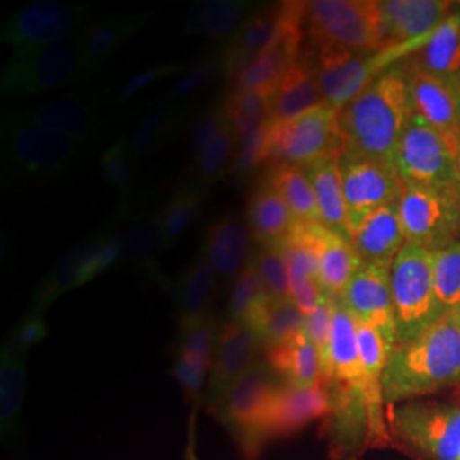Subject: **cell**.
<instances>
[{"label":"cell","mask_w":460,"mask_h":460,"mask_svg":"<svg viewBox=\"0 0 460 460\" xmlns=\"http://www.w3.org/2000/svg\"><path fill=\"white\" fill-rule=\"evenodd\" d=\"M457 85H459V93H460V74L457 75Z\"/></svg>","instance_id":"obj_56"},{"label":"cell","mask_w":460,"mask_h":460,"mask_svg":"<svg viewBox=\"0 0 460 460\" xmlns=\"http://www.w3.org/2000/svg\"><path fill=\"white\" fill-rule=\"evenodd\" d=\"M331 411L332 404L326 384L314 387H298L285 382L277 384L266 412V440L288 437L315 420L328 416Z\"/></svg>","instance_id":"obj_19"},{"label":"cell","mask_w":460,"mask_h":460,"mask_svg":"<svg viewBox=\"0 0 460 460\" xmlns=\"http://www.w3.org/2000/svg\"><path fill=\"white\" fill-rule=\"evenodd\" d=\"M203 205L201 184H181L159 212L164 249L174 246L195 224Z\"/></svg>","instance_id":"obj_40"},{"label":"cell","mask_w":460,"mask_h":460,"mask_svg":"<svg viewBox=\"0 0 460 460\" xmlns=\"http://www.w3.org/2000/svg\"><path fill=\"white\" fill-rule=\"evenodd\" d=\"M454 4L444 0H385L380 2L387 45L427 40L450 16Z\"/></svg>","instance_id":"obj_22"},{"label":"cell","mask_w":460,"mask_h":460,"mask_svg":"<svg viewBox=\"0 0 460 460\" xmlns=\"http://www.w3.org/2000/svg\"><path fill=\"white\" fill-rule=\"evenodd\" d=\"M266 163L305 167L343 152L340 111L321 104L290 119H271L264 137Z\"/></svg>","instance_id":"obj_8"},{"label":"cell","mask_w":460,"mask_h":460,"mask_svg":"<svg viewBox=\"0 0 460 460\" xmlns=\"http://www.w3.org/2000/svg\"><path fill=\"white\" fill-rule=\"evenodd\" d=\"M338 157L340 155L319 159L313 164L305 165L304 169L313 184L321 224L349 241V218Z\"/></svg>","instance_id":"obj_30"},{"label":"cell","mask_w":460,"mask_h":460,"mask_svg":"<svg viewBox=\"0 0 460 460\" xmlns=\"http://www.w3.org/2000/svg\"><path fill=\"white\" fill-rule=\"evenodd\" d=\"M21 119L43 130L87 142L99 123L96 102L81 94H66L16 113Z\"/></svg>","instance_id":"obj_24"},{"label":"cell","mask_w":460,"mask_h":460,"mask_svg":"<svg viewBox=\"0 0 460 460\" xmlns=\"http://www.w3.org/2000/svg\"><path fill=\"white\" fill-rule=\"evenodd\" d=\"M237 150V137L234 127L229 125L220 133L214 142L201 152L191 169L195 172L199 184H212L217 181L226 171H229Z\"/></svg>","instance_id":"obj_46"},{"label":"cell","mask_w":460,"mask_h":460,"mask_svg":"<svg viewBox=\"0 0 460 460\" xmlns=\"http://www.w3.org/2000/svg\"><path fill=\"white\" fill-rule=\"evenodd\" d=\"M410 118V72L401 62L380 74L340 111L341 154L391 164Z\"/></svg>","instance_id":"obj_1"},{"label":"cell","mask_w":460,"mask_h":460,"mask_svg":"<svg viewBox=\"0 0 460 460\" xmlns=\"http://www.w3.org/2000/svg\"><path fill=\"white\" fill-rule=\"evenodd\" d=\"M263 348L256 332L244 323L226 321L220 324L215 348L212 376L208 384L210 404H215L230 387L254 367L258 351Z\"/></svg>","instance_id":"obj_20"},{"label":"cell","mask_w":460,"mask_h":460,"mask_svg":"<svg viewBox=\"0 0 460 460\" xmlns=\"http://www.w3.org/2000/svg\"><path fill=\"white\" fill-rule=\"evenodd\" d=\"M351 315L377 329L387 345H397L394 300L391 288V268L362 264L349 279L345 294L340 298Z\"/></svg>","instance_id":"obj_17"},{"label":"cell","mask_w":460,"mask_h":460,"mask_svg":"<svg viewBox=\"0 0 460 460\" xmlns=\"http://www.w3.org/2000/svg\"><path fill=\"white\" fill-rule=\"evenodd\" d=\"M28 353L5 343L0 362V423L2 433L9 435L17 425L26 387Z\"/></svg>","instance_id":"obj_39"},{"label":"cell","mask_w":460,"mask_h":460,"mask_svg":"<svg viewBox=\"0 0 460 460\" xmlns=\"http://www.w3.org/2000/svg\"><path fill=\"white\" fill-rule=\"evenodd\" d=\"M404 66L411 72L452 79L460 74V19L450 16L433 31L427 43L414 51Z\"/></svg>","instance_id":"obj_32"},{"label":"cell","mask_w":460,"mask_h":460,"mask_svg":"<svg viewBox=\"0 0 460 460\" xmlns=\"http://www.w3.org/2000/svg\"><path fill=\"white\" fill-rule=\"evenodd\" d=\"M91 77L85 62L83 31L60 41L13 49L2 74V94L7 98H36Z\"/></svg>","instance_id":"obj_4"},{"label":"cell","mask_w":460,"mask_h":460,"mask_svg":"<svg viewBox=\"0 0 460 460\" xmlns=\"http://www.w3.org/2000/svg\"><path fill=\"white\" fill-rule=\"evenodd\" d=\"M305 38L313 45L351 51H377L385 43L380 2L311 0L305 2Z\"/></svg>","instance_id":"obj_7"},{"label":"cell","mask_w":460,"mask_h":460,"mask_svg":"<svg viewBox=\"0 0 460 460\" xmlns=\"http://www.w3.org/2000/svg\"><path fill=\"white\" fill-rule=\"evenodd\" d=\"M220 75H226V64L222 53L199 58L195 64L186 66L181 75L171 84V87L165 93V99H169V102L178 104L182 99L191 98L210 87Z\"/></svg>","instance_id":"obj_43"},{"label":"cell","mask_w":460,"mask_h":460,"mask_svg":"<svg viewBox=\"0 0 460 460\" xmlns=\"http://www.w3.org/2000/svg\"><path fill=\"white\" fill-rule=\"evenodd\" d=\"M433 279L445 313L460 307V241L433 252Z\"/></svg>","instance_id":"obj_44"},{"label":"cell","mask_w":460,"mask_h":460,"mask_svg":"<svg viewBox=\"0 0 460 460\" xmlns=\"http://www.w3.org/2000/svg\"><path fill=\"white\" fill-rule=\"evenodd\" d=\"M428 40L389 45L377 51H351L311 43L304 51L313 64L324 102L341 111L380 74L410 58Z\"/></svg>","instance_id":"obj_3"},{"label":"cell","mask_w":460,"mask_h":460,"mask_svg":"<svg viewBox=\"0 0 460 460\" xmlns=\"http://www.w3.org/2000/svg\"><path fill=\"white\" fill-rule=\"evenodd\" d=\"M172 374H174L176 380L180 382L184 394L188 395L190 399L198 401L199 395L203 393V385H205V380H207V370L198 367L193 362H190V360H186L181 355H178L174 367H172Z\"/></svg>","instance_id":"obj_53"},{"label":"cell","mask_w":460,"mask_h":460,"mask_svg":"<svg viewBox=\"0 0 460 460\" xmlns=\"http://www.w3.org/2000/svg\"><path fill=\"white\" fill-rule=\"evenodd\" d=\"M119 263L140 268H155V254L164 249L159 214L133 218L127 226L116 227Z\"/></svg>","instance_id":"obj_36"},{"label":"cell","mask_w":460,"mask_h":460,"mask_svg":"<svg viewBox=\"0 0 460 460\" xmlns=\"http://www.w3.org/2000/svg\"><path fill=\"white\" fill-rule=\"evenodd\" d=\"M338 161L349 229L378 208L399 203L406 186L397 178L393 165L348 154H340Z\"/></svg>","instance_id":"obj_16"},{"label":"cell","mask_w":460,"mask_h":460,"mask_svg":"<svg viewBox=\"0 0 460 460\" xmlns=\"http://www.w3.org/2000/svg\"><path fill=\"white\" fill-rule=\"evenodd\" d=\"M215 279L217 273L203 254L184 266L172 285V298L180 321L210 314L208 307L214 296Z\"/></svg>","instance_id":"obj_35"},{"label":"cell","mask_w":460,"mask_h":460,"mask_svg":"<svg viewBox=\"0 0 460 460\" xmlns=\"http://www.w3.org/2000/svg\"><path fill=\"white\" fill-rule=\"evenodd\" d=\"M349 243L362 264L393 268L397 254L406 246L397 203L363 217L349 229Z\"/></svg>","instance_id":"obj_23"},{"label":"cell","mask_w":460,"mask_h":460,"mask_svg":"<svg viewBox=\"0 0 460 460\" xmlns=\"http://www.w3.org/2000/svg\"><path fill=\"white\" fill-rule=\"evenodd\" d=\"M266 180L283 198L287 207L300 224H321L317 199L313 184L304 167L298 165H271Z\"/></svg>","instance_id":"obj_37"},{"label":"cell","mask_w":460,"mask_h":460,"mask_svg":"<svg viewBox=\"0 0 460 460\" xmlns=\"http://www.w3.org/2000/svg\"><path fill=\"white\" fill-rule=\"evenodd\" d=\"M362 261L351 243L317 226V283L324 296L340 300Z\"/></svg>","instance_id":"obj_28"},{"label":"cell","mask_w":460,"mask_h":460,"mask_svg":"<svg viewBox=\"0 0 460 460\" xmlns=\"http://www.w3.org/2000/svg\"><path fill=\"white\" fill-rule=\"evenodd\" d=\"M459 164H460V154H459Z\"/></svg>","instance_id":"obj_57"},{"label":"cell","mask_w":460,"mask_h":460,"mask_svg":"<svg viewBox=\"0 0 460 460\" xmlns=\"http://www.w3.org/2000/svg\"><path fill=\"white\" fill-rule=\"evenodd\" d=\"M247 229L263 244H279L294 227L296 218L271 182L264 178L247 199Z\"/></svg>","instance_id":"obj_31"},{"label":"cell","mask_w":460,"mask_h":460,"mask_svg":"<svg viewBox=\"0 0 460 460\" xmlns=\"http://www.w3.org/2000/svg\"><path fill=\"white\" fill-rule=\"evenodd\" d=\"M304 21L305 2H281L273 7H260L254 11L220 51L226 64V75L232 79L264 49L287 34L304 30Z\"/></svg>","instance_id":"obj_15"},{"label":"cell","mask_w":460,"mask_h":460,"mask_svg":"<svg viewBox=\"0 0 460 460\" xmlns=\"http://www.w3.org/2000/svg\"><path fill=\"white\" fill-rule=\"evenodd\" d=\"M154 16L155 13H148L123 19H104L87 24L83 34L89 75H94Z\"/></svg>","instance_id":"obj_33"},{"label":"cell","mask_w":460,"mask_h":460,"mask_svg":"<svg viewBox=\"0 0 460 460\" xmlns=\"http://www.w3.org/2000/svg\"><path fill=\"white\" fill-rule=\"evenodd\" d=\"M452 313H454V315H456V319H457V321H459V324H460V307H459V309H456V311H452Z\"/></svg>","instance_id":"obj_55"},{"label":"cell","mask_w":460,"mask_h":460,"mask_svg":"<svg viewBox=\"0 0 460 460\" xmlns=\"http://www.w3.org/2000/svg\"><path fill=\"white\" fill-rule=\"evenodd\" d=\"M87 142L43 130L17 115L2 121V163L9 176L26 181L60 178Z\"/></svg>","instance_id":"obj_5"},{"label":"cell","mask_w":460,"mask_h":460,"mask_svg":"<svg viewBox=\"0 0 460 460\" xmlns=\"http://www.w3.org/2000/svg\"><path fill=\"white\" fill-rule=\"evenodd\" d=\"M268 294L264 292L263 283L258 275L256 264L251 261L244 266V270L237 275L234 281L232 292L229 296V315L232 321L246 323L247 317L254 313V309L263 302Z\"/></svg>","instance_id":"obj_47"},{"label":"cell","mask_w":460,"mask_h":460,"mask_svg":"<svg viewBox=\"0 0 460 460\" xmlns=\"http://www.w3.org/2000/svg\"><path fill=\"white\" fill-rule=\"evenodd\" d=\"M391 165L404 186L433 190L460 199L459 159L438 133L412 113Z\"/></svg>","instance_id":"obj_9"},{"label":"cell","mask_w":460,"mask_h":460,"mask_svg":"<svg viewBox=\"0 0 460 460\" xmlns=\"http://www.w3.org/2000/svg\"><path fill=\"white\" fill-rule=\"evenodd\" d=\"M266 351V365L285 384L298 387H314L323 384L321 355L304 329L290 340L271 346Z\"/></svg>","instance_id":"obj_29"},{"label":"cell","mask_w":460,"mask_h":460,"mask_svg":"<svg viewBox=\"0 0 460 460\" xmlns=\"http://www.w3.org/2000/svg\"><path fill=\"white\" fill-rule=\"evenodd\" d=\"M93 14L91 7L83 4H66L57 0H40L5 19L2 28V41L13 49H34L66 36L79 33Z\"/></svg>","instance_id":"obj_14"},{"label":"cell","mask_w":460,"mask_h":460,"mask_svg":"<svg viewBox=\"0 0 460 460\" xmlns=\"http://www.w3.org/2000/svg\"><path fill=\"white\" fill-rule=\"evenodd\" d=\"M49 334V326L45 323L43 313L31 311L26 314L19 323L16 328L13 329L7 343L14 346L17 349L28 353L34 345L43 341Z\"/></svg>","instance_id":"obj_51"},{"label":"cell","mask_w":460,"mask_h":460,"mask_svg":"<svg viewBox=\"0 0 460 460\" xmlns=\"http://www.w3.org/2000/svg\"><path fill=\"white\" fill-rule=\"evenodd\" d=\"M397 208L406 244L437 252L459 243V198L406 186Z\"/></svg>","instance_id":"obj_12"},{"label":"cell","mask_w":460,"mask_h":460,"mask_svg":"<svg viewBox=\"0 0 460 460\" xmlns=\"http://www.w3.org/2000/svg\"><path fill=\"white\" fill-rule=\"evenodd\" d=\"M357 336H358V351L362 360L365 377L382 380L393 348L387 345L384 336L370 324L357 321Z\"/></svg>","instance_id":"obj_48"},{"label":"cell","mask_w":460,"mask_h":460,"mask_svg":"<svg viewBox=\"0 0 460 460\" xmlns=\"http://www.w3.org/2000/svg\"><path fill=\"white\" fill-rule=\"evenodd\" d=\"M119 263L116 226H102L77 246L66 251L34 288L31 311L45 313L66 292L98 279L106 270Z\"/></svg>","instance_id":"obj_10"},{"label":"cell","mask_w":460,"mask_h":460,"mask_svg":"<svg viewBox=\"0 0 460 460\" xmlns=\"http://www.w3.org/2000/svg\"><path fill=\"white\" fill-rule=\"evenodd\" d=\"M408 68V66H406ZM410 72L411 113L444 138L447 147L459 159L460 93L457 77L445 79Z\"/></svg>","instance_id":"obj_18"},{"label":"cell","mask_w":460,"mask_h":460,"mask_svg":"<svg viewBox=\"0 0 460 460\" xmlns=\"http://www.w3.org/2000/svg\"><path fill=\"white\" fill-rule=\"evenodd\" d=\"M101 174L104 182L121 195L123 210L135 186V155L128 135H121L111 147L106 148L101 157Z\"/></svg>","instance_id":"obj_42"},{"label":"cell","mask_w":460,"mask_h":460,"mask_svg":"<svg viewBox=\"0 0 460 460\" xmlns=\"http://www.w3.org/2000/svg\"><path fill=\"white\" fill-rule=\"evenodd\" d=\"M201 254L214 268L218 279L239 275L251 261L249 230L234 217L217 220L205 232Z\"/></svg>","instance_id":"obj_25"},{"label":"cell","mask_w":460,"mask_h":460,"mask_svg":"<svg viewBox=\"0 0 460 460\" xmlns=\"http://www.w3.org/2000/svg\"><path fill=\"white\" fill-rule=\"evenodd\" d=\"M218 331L220 324L215 321L212 314L193 319H182L180 321L178 355L205 370L212 368Z\"/></svg>","instance_id":"obj_41"},{"label":"cell","mask_w":460,"mask_h":460,"mask_svg":"<svg viewBox=\"0 0 460 460\" xmlns=\"http://www.w3.org/2000/svg\"><path fill=\"white\" fill-rule=\"evenodd\" d=\"M321 104H324V98L313 64L305 51H302L296 64L279 79L275 93L270 98V118L290 119L304 115Z\"/></svg>","instance_id":"obj_27"},{"label":"cell","mask_w":460,"mask_h":460,"mask_svg":"<svg viewBox=\"0 0 460 460\" xmlns=\"http://www.w3.org/2000/svg\"><path fill=\"white\" fill-rule=\"evenodd\" d=\"M397 435L433 460H460V404L408 402L395 408Z\"/></svg>","instance_id":"obj_13"},{"label":"cell","mask_w":460,"mask_h":460,"mask_svg":"<svg viewBox=\"0 0 460 460\" xmlns=\"http://www.w3.org/2000/svg\"><path fill=\"white\" fill-rule=\"evenodd\" d=\"M304 321L305 315L292 298L277 300L266 296L244 324L256 332L263 349H268L296 336L304 329Z\"/></svg>","instance_id":"obj_34"},{"label":"cell","mask_w":460,"mask_h":460,"mask_svg":"<svg viewBox=\"0 0 460 460\" xmlns=\"http://www.w3.org/2000/svg\"><path fill=\"white\" fill-rule=\"evenodd\" d=\"M460 382V324L454 313L411 341L395 346L382 377L384 401L394 404Z\"/></svg>","instance_id":"obj_2"},{"label":"cell","mask_w":460,"mask_h":460,"mask_svg":"<svg viewBox=\"0 0 460 460\" xmlns=\"http://www.w3.org/2000/svg\"><path fill=\"white\" fill-rule=\"evenodd\" d=\"M186 64H161V66H148L146 70L135 74L128 83L121 89V101H128L146 91L150 85L161 83L169 77H180Z\"/></svg>","instance_id":"obj_52"},{"label":"cell","mask_w":460,"mask_h":460,"mask_svg":"<svg viewBox=\"0 0 460 460\" xmlns=\"http://www.w3.org/2000/svg\"><path fill=\"white\" fill-rule=\"evenodd\" d=\"M336 300L331 296H324L323 302L317 305L314 313L305 315L304 321V332L313 341L321 355L323 372L328 365L329 336H331V324H332V314H334Z\"/></svg>","instance_id":"obj_50"},{"label":"cell","mask_w":460,"mask_h":460,"mask_svg":"<svg viewBox=\"0 0 460 460\" xmlns=\"http://www.w3.org/2000/svg\"><path fill=\"white\" fill-rule=\"evenodd\" d=\"M230 123L229 118L226 115L224 104L215 106L212 110L205 111L203 115L198 116L197 123L190 135V157L191 163H195L201 152L208 147L215 138L224 132Z\"/></svg>","instance_id":"obj_49"},{"label":"cell","mask_w":460,"mask_h":460,"mask_svg":"<svg viewBox=\"0 0 460 460\" xmlns=\"http://www.w3.org/2000/svg\"><path fill=\"white\" fill-rule=\"evenodd\" d=\"M391 288L397 345L411 341L447 314L435 288L433 252L423 247H402L391 268Z\"/></svg>","instance_id":"obj_6"},{"label":"cell","mask_w":460,"mask_h":460,"mask_svg":"<svg viewBox=\"0 0 460 460\" xmlns=\"http://www.w3.org/2000/svg\"><path fill=\"white\" fill-rule=\"evenodd\" d=\"M182 118L184 108L174 102H163L140 116L128 138L135 159L148 157L163 147L181 127Z\"/></svg>","instance_id":"obj_38"},{"label":"cell","mask_w":460,"mask_h":460,"mask_svg":"<svg viewBox=\"0 0 460 460\" xmlns=\"http://www.w3.org/2000/svg\"><path fill=\"white\" fill-rule=\"evenodd\" d=\"M258 4L249 0H198L184 17L182 33L215 41H229Z\"/></svg>","instance_id":"obj_26"},{"label":"cell","mask_w":460,"mask_h":460,"mask_svg":"<svg viewBox=\"0 0 460 460\" xmlns=\"http://www.w3.org/2000/svg\"><path fill=\"white\" fill-rule=\"evenodd\" d=\"M252 261L256 264L258 275L268 296L277 300L292 298L288 263L279 244H263L254 254Z\"/></svg>","instance_id":"obj_45"},{"label":"cell","mask_w":460,"mask_h":460,"mask_svg":"<svg viewBox=\"0 0 460 460\" xmlns=\"http://www.w3.org/2000/svg\"><path fill=\"white\" fill-rule=\"evenodd\" d=\"M363 380L365 370L358 351L357 319L341 300H336L323 384L340 391H363Z\"/></svg>","instance_id":"obj_21"},{"label":"cell","mask_w":460,"mask_h":460,"mask_svg":"<svg viewBox=\"0 0 460 460\" xmlns=\"http://www.w3.org/2000/svg\"><path fill=\"white\" fill-rule=\"evenodd\" d=\"M452 11H454V14L459 17L460 19V2L459 4H454V7H452Z\"/></svg>","instance_id":"obj_54"},{"label":"cell","mask_w":460,"mask_h":460,"mask_svg":"<svg viewBox=\"0 0 460 460\" xmlns=\"http://www.w3.org/2000/svg\"><path fill=\"white\" fill-rule=\"evenodd\" d=\"M277 382L266 363H254L244 377L239 378L222 399L212 404V411L229 428L249 459L258 457L268 442L264 423L268 404Z\"/></svg>","instance_id":"obj_11"}]
</instances>
